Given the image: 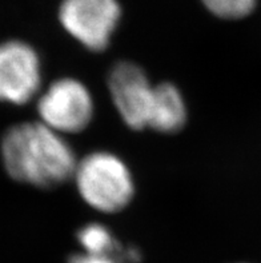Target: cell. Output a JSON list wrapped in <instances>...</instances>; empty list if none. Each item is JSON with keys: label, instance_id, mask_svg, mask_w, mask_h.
Segmentation results:
<instances>
[{"label": "cell", "instance_id": "obj_1", "mask_svg": "<svg viewBox=\"0 0 261 263\" xmlns=\"http://www.w3.org/2000/svg\"><path fill=\"white\" fill-rule=\"evenodd\" d=\"M62 135L43 122L13 126L2 142L7 173L15 180L43 189L73 178L76 157Z\"/></svg>", "mask_w": 261, "mask_h": 263}, {"label": "cell", "instance_id": "obj_2", "mask_svg": "<svg viewBox=\"0 0 261 263\" xmlns=\"http://www.w3.org/2000/svg\"><path fill=\"white\" fill-rule=\"evenodd\" d=\"M87 204L102 213L123 210L133 197V179L126 163L111 153L97 151L77 162L73 174Z\"/></svg>", "mask_w": 261, "mask_h": 263}, {"label": "cell", "instance_id": "obj_3", "mask_svg": "<svg viewBox=\"0 0 261 263\" xmlns=\"http://www.w3.org/2000/svg\"><path fill=\"white\" fill-rule=\"evenodd\" d=\"M37 111L44 124L60 134L84 130L93 117L91 92L82 82L64 78L53 82L40 97Z\"/></svg>", "mask_w": 261, "mask_h": 263}, {"label": "cell", "instance_id": "obj_4", "mask_svg": "<svg viewBox=\"0 0 261 263\" xmlns=\"http://www.w3.org/2000/svg\"><path fill=\"white\" fill-rule=\"evenodd\" d=\"M116 0H63L59 17L66 31L88 50L103 51L120 19Z\"/></svg>", "mask_w": 261, "mask_h": 263}, {"label": "cell", "instance_id": "obj_5", "mask_svg": "<svg viewBox=\"0 0 261 263\" xmlns=\"http://www.w3.org/2000/svg\"><path fill=\"white\" fill-rule=\"evenodd\" d=\"M108 87L116 110L133 130L148 127L149 114L155 98V86L146 72L129 62L117 63L109 73Z\"/></svg>", "mask_w": 261, "mask_h": 263}, {"label": "cell", "instance_id": "obj_6", "mask_svg": "<svg viewBox=\"0 0 261 263\" xmlns=\"http://www.w3.org/2000/svg\"><path fill=\"white\" fill-rule=\"evenodd\" d=\"M40 83V60L32 47L19 40L0 44V102L27 103Z\"/></svg>", "mask_w": 261, "mask_h": 263}, {"label": "cell", "instance_id": "obj_7", "mask_svg": "<svg viewBox=\"0 0 261 263\" xmlns=\"http://www.w3.org/2000/svg\"><path fill=\"white\" fill-rule=\"evenodd\" d=\"M187 122V107L182 92L171 83L155 86V98L148 120V128L164 134L182 130Z\"/></svg>", "mask_w": 261, "mask_h": 263}, {"label": "cell", "instance_id": "obj_8", "mask_svg": "<svg viewBox=\"0 0 261 263\" xmlns=\"http://www.w3.org/2000/svg\"><path fill=\"white\" fill-rule=\"evenodd\" d=\"M79 242L86 249V253L97 255H111L115 253L116 245L112 234L106 227L97 223L87 224L77 234Z\"/></svg>", "mask_w": 261, "mask_h": 263}, {"label": "cell", "instance_id": "obj_9", "mask_svg": "<svg viewBox=\"0 0 261 263\" xmlns=\"http://www.w3.org/2000/svg\"><path fill=\"white\" fill-rule=\"evenodd\" d=\"M213 15L223 19H242L253 11L256 0H203Z\"/></svg>", "mask_w": 261, "mask_h": 263}, {"label": "cell", "instance_id": "obj_10", "mask_svg": "<svg viewBox=\"0 0 261 263\" xmlns=\"http://www.w3.org/2000/svg\"><path fill=\"white\" fill-rule=\"evenodd\" d=\"M70 263H117L111 255H97V254H79L73 255Z\"/></svg>", "mask_w": 261, "mask_h": 263}]
</instances>
